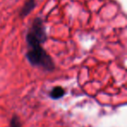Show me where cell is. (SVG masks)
Returning <instances> with one entry per match:
<instances>
[{
    "label": "cell",
    "mask_w": 127,
    "mask_h": 127,
    "mask_svg": "<svg viewBox=\"0 0 127 127\" xmlns=\"http://www.w3.org/2000/svg\"><path fill=\"white\" fill-rule=\"evenodd\" d=\"M30 49L26 54L29 62L32 65L41 67L45 71H52L54 69V63L51 58L43 49L41 44L33 43L28 44Z\"/></svg>",
    "instance_id": "1"
},
{
    "label": "cell",
    "mask_w": 127,
    "mask_h": 127,
    "mask_svg": "<svg viewBox=\"0 0 127 127\" xmlns=\"http://www.w3.org/2000/svg\"><path fill=\"white\" fill-rule=\"evenodd\" d=\"M64 95V90L60 86L54 87V88L52 89V91L51 92V97H52L53 99L61 98Z\"/></svg>",
    "instance_id": "4"
},
{
    "label": "cell",
    "mask_w": 127,
    "mask_h": 127,
    "mask_svg": "<svg viewBox=\"0 0 127 127\" xmlns=\"http://www.w3.org/2000/svg\"><path fill=\"white\" fill-rule=\"evenodd\" d=\"M28 35L33 37L37 41H38L40 44L45 42L46 40V32L44 29V25L43 21L40 18H36L33 21L32 26L31 28L30 32H28Z\"/></svg>",
    "instance_id": "2"
},
{
    "label": "cell",
    "mask_w": 127,
    "mask_h": 127,
    "mask_svg": "<svg viewBox=\"0 0 127 127\" xmlns=\"http://www.w3.org/2000/svg\"><path fill=\"white\" fill-rule=\"evenodd\" d=\"M36 5V1L35 0H27L26 3L25 4V5L23 6L21 11H20V16L25 18L26 17L32 10L34 9Z\"/></svg>",
    "instance_id": "3"
},
{
    "label": "cell",
    "mask_w": 127,
    "mask_h": 127,
    "mask_svg": "<svg viewBox=\"0 0 127 127\" xmlns=\"http://www.w3.org/2000/svg\"><path fill=\"white\" fill-rule=\"evenodd\" d=\"M11 127H22V125L20 123V120L17 116H14L11 121Z\"/></svg>",
    "instance_id": "5"
}]
</instances>
